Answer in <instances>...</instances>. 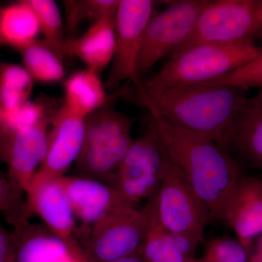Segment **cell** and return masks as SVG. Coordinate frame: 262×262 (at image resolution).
I'll return each instance as SVG.
<instances>
[{"label": "cell", "mask_w": 262, "mask_h": 262, "mask_svg": "<svg viewBox=\"0 0 262 262\" xmlns=\"http://www.w3.org/2000/svg\"><path fill=\"white\" fill-rule=\"evenodd\" d=\"M170 166L192 188L211 215L221 221L229 195L242 177L238 162L214 141L184 128L145 106Z\"/></svg>", "instance_id": "obj_1"}, {"label": "cell", "mask_w": 262, "mask_h": 262, "mask_svg": "<svg viewBox=\"0 0 262 262\" xmlns=\"http://www.w3.org/2000/svg\"><path fill=\"white\" fill-rule=\"evenodd\" d=\"M136 101L179 125L206 136L227 151L231 130L247 102L246 90L222 84L200 83L136 91Z\"/></svg>", "instance_id": "obj_2"}, {"label": "cell", "mask_w": 262, "mask_h": 262, "mask_svg": "<svg viewBox=\"0 0 262 262\" xmlns=\"http://www.w3.org/2000/svg\"><path fill=\"white\" fill-rule=\"evenodd\" d=\"M262 52L253 39L230 43H204L184 50L145 82V89H165L203 83L223 77Z\"/></svg>", "instance_id": "obj_3"}, {"label": "cell", "mask_w": 262, "mask_h": 262, "mask_svg": "<svg viewBox=\"0 0 262 262\" xmlns=\"http://www.w3.org/2000/svg\"><path fill=\"white\" fill-rule=\"evenodd\" d=\"M113 98L84 120L82 149L75 164L76 175L116 188L120 165L132 144L133 120L114 108Z\"/></svg>", "instance_id": "obj_4"}, {"label": "cell", "mask_w": 262, "mask_h": 262, "mask_svg": "<svg viewBox=\"0 0 262 262\" xmlns=\"http://www.w3.org/2000/svg\"><path fill=\"white\" fill-rule=\"evenodd\" d=\"M156 194L143 208L127 207L83 228L82 251L88 262H108L139 252L149 229Z\"/></svg>", "instance_id": "obj_5"}, {"label": "cell", "mask_w": 262, "mask_h": 262, "mask_svg": "<svg viewBox=\"0 0 262 262\" xmlns=\"http://www.w3.org/2000/svg\"><path fill=\"white\" fill-rule=\"evenodd\" d=\"M151 0H120L115 19V54L105 88L116 91L120 84L129 82L136 91L143 89L138 63L144 42V33L154 14Z\"/></svg>", "instance_id": "obj_6"}, {"label": "cell", "mask_w": 262, "mask_h": 262, "mask_svg": "<svg viewBox=\"0 0 262 262\" xmlns=\"http://www.w3.org/2000/svg\"><path fill=\"white\" fill-rule=\"evenodd\" d=\"M168 169V160L150 120L148 130L134 139L120 165L116 189L136 206L158 192Z\"/></svg>", "instance_id": "obj_7"}, {"label": "cell", "mask_w": 262, "mask_h": 262, "mask_svg": "<svg viewBox=\"0 0 262 262\" xmlns=\"http://www.w3.org/2000/svg\"><path fill=\"white\" fill-rule=\"evenodd\" d=\"M256 0L210 1L189 37L172 55L204 43H230L253 39L261 32L256 18Z\"/></svg>", "instance_id": "obj_8"}, {"label": "cell", "mask_w": 262, "mask_h": 262, "mask_svg": "<svg viewBox=\"0 0 262 262\" xmlns=\"http://www.w3.org/2000/svg\"><path fill=\"white\" fill-rule=\"evenodd\" d=\"M155 213L169 232L190 239L198 246L211 221L206 206L169 163L168 173L156 194Z\"/></svg>", "instance_id": "obj_9"}, {"label": "cell", "mask_w": 262, "mask_h": 262, "mask_svg": "<svg viewBox=\"0 0 262 262\" xmlns=\"http://www.w3.org/2000/svg\"><path fill=\"white\" fill-rule=\"evenodd\" d=\"M209 3V0L175 1L164 11L153 14L146 26L138 63L140 77L183 44Z\"/></svg>", "instance_id": "obj_10"}, {"label": "cell", "mask_w": 262, "mask_h": 262, "mask_svg": "<svg viewBox=\"0 0 262 262\" xmlns=\"http://www.w3.org/2000/svg\"><path fill=\"white\" fill-rule=\"evenodd\" d=\"M49 120L46 117L23 130L0 128V160L6 164L10 182L24 194L47 154Z\"/></svg>", "instance_id": "obj_11"}, {"label": "cell", "mask_w": 262, "mask_h": 262, "mask_svg": "<svg viewBox=\"0 0 262 262\" xmlns=\"http://www.w3.org/2000/svg\"><path fill=\"white\" fill-rule=\"evenodd\" d=\"M51 124L53 127L49 132L47 154L32 182L64 177L80 154L84 119L69 113L61 106L52 117Z\"/></svg>", "instance_id": "obj_12"}, {"label": "cell", "mask_w": 262, "mask_h": 262, "mask_svg": "<svg viewBox=\"0 0 262 262\" xmlns=\"http://www.w3.org/2000/svg\"><path fill=\"white\" fill-rule=\"evenodd\" d=\"M25 200L28 220L31 215H37L53 233L80 248L75 239L77 217L61 179L31 183Z\"/></svg>", "instance_id": "obj_13"}, {"label": "cell", "mask_w": 262, "mask_h": 262, "mask_svg": "<svg viewBox=\"0 0 262 262\" xmlns=\"http://www.w3.org/2000/svg\"><path fill=\"white\" fill-rule=\"evenodd\" d=\"M70 198L77 219L89 228L130 204L116 188L82 176L60 178Z\"/></svg>", "instance_id": "obj_14"}, {"label": "cell", "mask_w": 262, "mask_h": 262, "mask_svg": "<svg viewBox=\"0 0 262 262\" xmlns=\"http://www.w3.org/2000/svg\"><path fill=\"white\" fill-rule=\"evenodd\" d=\"M220 222L235 233L249 252L255 239L262 234V181L242 176L229 195Z\"/></svg>", "instance_id": "obj_15"}, {"label": "cell", "mask_w": 262, "mask_h": 262, "mask_svg": "<svg viewBox=\"0 0 262 262\" xmlns=\"http://www.w3.org/2000/svg\"><path fill=\"white\" fill-rule=\"evenodd\" d=\"M13 262H53L73 255L88 262L80 248L58 237L44 225L24 220L12 231Z\"/></svg>", "instance_id": "obj_16"}, {"label": "cell", "mask_w": 262, "mask_h": 262, "mask_svg": "<svg viewBox=\"0 0 262 262\" xmlns=\"http://www.w3.org/2000/svg\"><path fill=\"white\" fill-rule=\"evenodd\" d=\"M115 19H103L90 26L80 37L67 39L61 47L62 54L78 58L86 68L100 75L111 64L115 54Z\"/></svg>", "instance_id": "obj_17"}, {"label": "cell", "mask_w": 262, "mask_h": 262, "mask_svg": "<svg viewBox=\"0 0 262 262\" xmlns=\"http://www.w3.org/2000/svg\"><path fill=\"white\" fill-rule=\"evenodd\" d=\"M227 151L250 168L262 170V106L248 98L231 130Z\"/></svg>", "instance_id": "obj_18"}, {"label": "cell", "mask_w": 262, "mask_h": 262, "mask_svg": "<svg viewBox=\"0 0 262 262\" xmlns=\"http://www.w3.org/2000/svg\"><path fill=\"white\" fill-rule=\"evenodd\" d=\"M63 92L62 107L84 120L113 98L106 95L99 74L88 68L72 74L65 80Z\"/></svg>", "instance_id": "obj_19"}, {"label": "cell", "mask_w": 262, "mask_h": 262, "mask_svg": "<svg viewBox=\"0 0 262 262\" xmlns=\"http://www.w3.org/2000/svg\"><path fill=\"white\" fill-rule=\"evenodd\" d=\"M196 248L190 239L164 228L157 218L155 206L149 229L139 250L144 262H188L195 258Z\"/></svg>", "instance_id": "obj_20"}, {"label": "cell", "mask_w": 262, "mask_h": 262, "mask_svg": "<svg viewBox=\"0 0 262 262\" xmlns=\"http://www.w3.org/2000/svg\"><path fill=\"white\" fill-rule=\"evenodd\" d=\"M22 66L34 82L56 83L63 80L65 67L61 48L43 39H36L17 50Z\"/></svg>", "instance_id": "obj_21"}, {"label": "cell", "mask_w": 262, "mask_h": 262, "mask_svg": "<svg viewBox=\"0 0 262 262\" xmlns=\"http://www.w3.org/2000/svg\"><path fill=\"white\" fill-rule=\"evenodd\" d=\"M39 22L27 0H21L1 8L0 35L3 45L18 50L38 39Z\"/></svg>", "instance_id": "obj_22"}, {"label": "cell", "mask_w": 262, "mask_h": 262, "mask_svg": "<svg viewBox=\"0 0 262 262\" xmlns=\"http://www.w3.org/2000/svg\"><path fill=\"white\" fill-rule=\"evenodd\" d=\"M34 83L23 66L0 62V115L29 101Z\"/></svg>", "instance_id": "obj_23"}, {"label": "cell", "mask_w": 262, "mask_h": 262, "mask_svg": "<svg viewBox=\"0 0 262 262\" xmlns=\"http://www.w3.org/2000/svg\"><path fill=\"white\" fill-rule=\"evenodd\" d=\"M120 0H66V27L72 33L81 24L92 25L103 19L115 18Z\"/></svg>", "instance_id": "obj_24"}, {"label": "cell", "mask_w": 262, "mask_h": 262, "mask_svg": "<svg viewBox=\"0 0 262 262\" xmlns=\"http://www.w3.org/2000/svg\"><path fill=\"white\" fill-rule=\"evenodd\" d=\"M39 24L43 39L61 48L67 39L61 12L53 0H27Z\"/></svg>", "instance_id": "obj_25"}, {"label": "cell", "mask_w": 262, "mask_h": 262, "mask_svg": "<svg viewBox=\"0 0 262 262\" xmlns=\"http://www.w3.org/2000/svg\"><path fill=\"white\" fill-rule=\"evenodd\" d=\"M49 117L47 106L42 101L29 100L18 107L0 115V128L8 131L23 130Z\"/></svg>", "instance_id": "obj_26"}, {"label": "cell", "mask_w": 262, "mask_h": 262, "mask_svg": "<svg viewBox=\"0 0 262 262\" xmlns=\"http://www.w3.org/2000/svg\"><path fill=\"white\" fill-rule=\"evenodd\" d=\"M0 213L13 227L24 220L26 215L25 194L19 192L10 182L8 176L0 169Z\"/></svg>", "instance_id": "obj_27"}, {"label": "cell", "mask_w": 262, "mask_h": 262, "mask_svg": "<svg viewBox=\"0 0 262 262\" xmlns=\"http://www.w3.org/2000/svg\"><path fill=\"white\" fill-rule=\"evenodd\" d=\"M248 251L237 239L218 237L207 243L202 262H248Z\"/></svg>", "instance_id": "obj_28"}, {"label": "cell", "mask_w": 262, "mask_h": 262, "mask_svg": "<svg viewBox=\"0 0 262 262\" xmlns=\"http://www.w3.org/2000/svg\"><path fill=\"white\" fill-rule=\"evenodd\" d=\"M206 82L233 86L246 91L251 88L262 89V52L257 57L237 70Z\"/></svg>", "instance_id": "obj_29"}, {"label": "cell", "mask_w": 262, "mask_h": 262, "mask_svg": "<svg viewBox=\"0 0 262 262\" xmlns=\"http://www.w3.org/2000/svg\"><path fill=\"white\" fill-rule=\"evenodd\" d=\"M0 262H13V244L12 232L0 222Z\"/></svg>", "instance_id": "obj_30"}, {"label": "cell", "mask_w": 262, "mask_h": 262, "mask_svg": "<svg viewBox=\"0 0 262 262\" xmlns=\"http://www.w3.org/2000/svg\"><path fill=\"white\" fill-rule=\"evenodd\" d=\"M108 262H144L141 257L140 253L137 252L130 256H125V257L117 258L113 261Z\"/></svg>", "instance_id": "obj_31"}, {"label": "cell", "mask_w": 262, "mask_h": 262, "mask_svg": "<svg viewBox=\"0 0 262 262\" xmlns=\"http://www.w3.org/2000/svg\"><path fill=\"white\" fill-rule=\"evenodd\" d=\"M256 18L260 30L262 31V0L258 1L256 9Z\"/></svg>", "instance_id": "obj_32"}, {"label": "cell", "mask_w": 262, "mask_h": 262, "mask_svg": "<svg viewBox=\"0 0 262 262\" xmlns=\"http://www.w3.org/2000/svg\"><path fill=\"white\" fill-rule=\"evenodd\" d=\"M53 262H86L83 261V260H81L80 258L75 257L73 255H68V256H66L64 257H62L61 258H58V259L56 260V261Z\"/></svg>", "instance_id": "obj_33"}, {"label": "cell", "mask_w": 262, "mask_h": 262, "mask_svg": "<svg viewBox=\"0 0 262 262\" xmlns=\"http://www.w3.org/2000/svg\"><path fill=\"white\" fill-rule=\"evenodd\" d=\"M256 254L262 258V234L258 237L256 245Z\"/></svg>", "instance_id": "obj_34"}, {"label": "cell", "mask_w": 262, "mask_h": 262, "mask_svg": "<svg viewBox=\"0 0 262 262\" xmlns=\"http://www.w3.org/2000/svg\"><path fill=\"white\" fill-rule=\"evenodd\" d=\"M255 103H257L259 106H262V89L259 90L258 94L256 95V97L252 98Z\"/></svg>", "instance_id": "obj_35"}, {"label": "cell", "mask_w": 262, "mask_h": 262, "mask_svg": "<svg viewBox=\"0 0 262 262\" xmlns=\"http://www.w3.org/2000/svg\"><path fill=\"white\" fill-rule=\"evenodd\" d=\"M248 262H262V258L258 256L257 254L254 253L251 258L248 259Z\"/></svg>", "instance_id": "obj_36"}, {"label": "cell", "mask_w": 262, "mask_h": 262, "mask_svg": "<svg viewBox=\"0 0 262 262\" xmlns=\"http://www.w3.org/2000/svg\"><path fill=\"white\" fill-rule=\"evenodd\" d=\"M188 262H202L201 258H199V259H196V258H194V259L191 260V261H188Z\"/></svg>", "instance_id": "obj_37"}, {"label": "cell", "mask_w": 262, "mask_h": 262, "mask_svg": "<svg viewBox=\"0 0 262 262\" xmlns=\"http://www.w3.org/2000/svg\"><path fill=\"white\" fill-rule=\"evenodd\" d=\"M1 3H0V11H1ZM2 45H3V40H2L1 35H0V46H2Z\"/></svg>", "instance_id": "obj_38"}]
</instances>
